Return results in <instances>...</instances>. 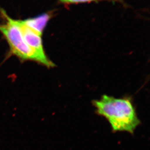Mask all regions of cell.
Masks as SVG:
<instances>
[{
	"mask_svg": "<svg viewBox=\"0 0 150 150\" xmlns=\"http://www.w3.org/2000/svg\"><path fill=\"white\" fill-rule=\"evenodd\" d=\"M98 115L106 119L113 132H127L133 134L140 124L130 99L116 98L104 95L93 102Z\"/></svg>",
	"mask_w": 150,
	"mask_h": 150,
	"instance_id": "6da1fadb",
	"label": "cell"
},
{
	"mask_svg": "<svg viewBox=\"0 0 150 150\" xmlns=\"http://www.w3.org/2000/svg\"><path fill=\"white\" fill-rule=\"evenodd\" d=\"M0 14L4 21L0 24V33L8 44L9 54L21 61H33L47 68L55 66L47 56L40 55L26 43L18 20L11 18L1 8H0Z\"/></svg>",
	"mask_w": 150,
	"mask_h": 150,
	"instance_id": "7a4b0ae2",
	"label": "cell"
},
{
	"mask_svg": "<svg viewBox=\"0 0 150 150\" xmlns=\"http://www.w3.org/2000/svg\"><path fill=\"white\" fill-rule=\"evenodd\" d=\"M18 21L24 41L29 46L40 55L47 56L43 45L42 36L27 26L23 20H18Z\"/></svg>",
	"mask_w": 150,
	"mask_h": 150,
	"instance_id": "3957f363",
	"label": "cell"
},
{
	"mask_svg": "<svg viewBox=\"0 0 150 150\" xmlns=\"http://www.w3.org/2000/svg\"><path fill=\"white\" fill-rule=\"evenodd\" d=\"M52 13L49 12L43 13L37 17L23 20V21L27 26L42 36L47 24L52 17Z\"/></svg>",
	"mask_w": 150,
	"mask_h": 150,
	"instance_id": "277c9868",
	"label": "cell"
},
{
	"mask_svg": "<svg viewBox=\"0 0 150 150\" xmlns=\"http://www.w3.org/2000/svg\"><path fill=\"white\" fill-rule=\"evenodd\" d=\"M60 1L64 4H79V3H86L93 2V1H118L122 2L123 0H59Z\"/></svg>",
	"mask_w": 150,
	"mask_h": 150,
	"instance_id": "5b68a950",
	"label": "cell"
}]
</instances>
